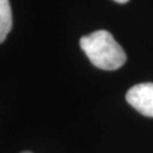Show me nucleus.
Wrapping results in <instances>:
<instances>
[{
  "label": "nucleus",
  "mask_w": 153,
  "mask_h": 153,
  "mask_svg": "<svg viewBox=\"0 0 153 153\" xmlns=\"http://www.w3.org/2000/svg\"><path fill=\"white\" fill-rule=\"evenodd\" d=\"M13 26L9 0H0V43L4 42Z\"/></svg>",
  "instance_id": "3"
},
{
  "label": "nucleus",
  "mask_w": 153,
  "mask_h": 153,
  "mask_svg": "<svg viewBox=\"0 0 153 153\" xmlns=\"http://www.w3.org/2000/svg\"><path fill=\"white\" fill-rule=\"evenodd\" d=\"M79 45L91 62L100 69L115 71L126 61L125 51L108 31H97L83 36Z\"/></svg>",
  "instance_id": "1"
},
{
  "label": "nucleus",
  "mask_w": 153,
  "mask_h": 153,
  "mask_svg": "<svg viewBox=\"0 0 153 153\" xmlns=\"http://www.w3.org/2000/svg\"><path fill=\"white\" fill-rule=\"evenodd\" d=\"M21 153H32V152H28V151H25V152H21Z\"/></svg>",
  "instance_id": "5"
},
{
  "label": "nucleus",
  "mask_w": 153,
  "mask_h": 153,
  "mask_svg": "<svg viewBox=\"0 0 153 153\" xmlns=\"http://www.w3.org/2000/svg\"><path fill=\"white\" fill-rule=\"evenodd\" d=\"M126 100L140 114L153 117V83H142L131 88Z\"/></svg>",
  "instance_id": "2"
},
{
  "label": "nucleus",
  "mask_w": 153,
  "mask_h": 153,
  "mask_svg": "<svg viewBox=\"0 0 153 153\" xmlns=\"http://www.w3.org/2000/svg\"><path fill=\"white\" fill-rule=\"evenodd\" d=\"M116 2H119V4H125V2H127L128 0H115Z\"/></svg>",
  "instance_id": "4"
}]
</instances>
